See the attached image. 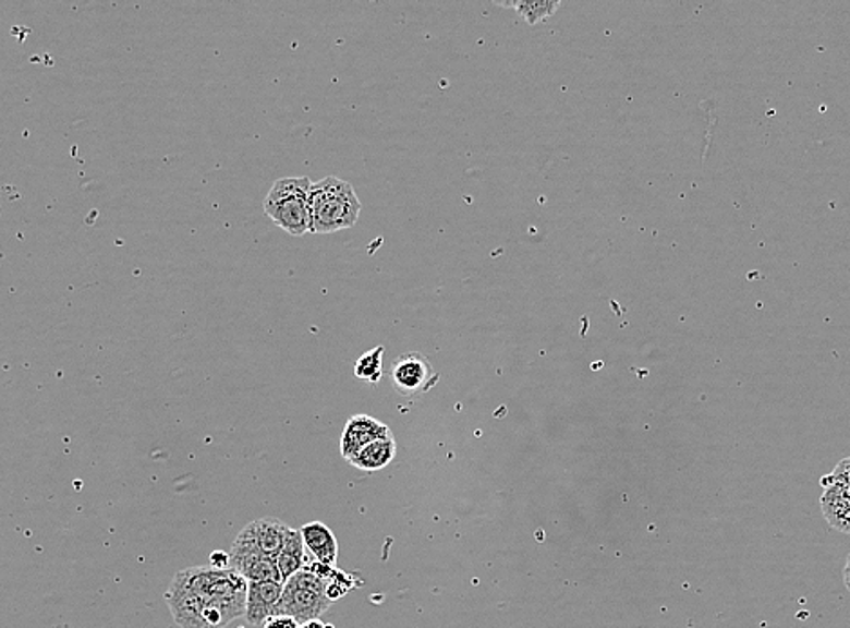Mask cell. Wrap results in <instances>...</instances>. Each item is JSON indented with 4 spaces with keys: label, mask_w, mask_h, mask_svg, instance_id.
Wrapping results in <instances>:
<instances>
[{
    "label": "cell",
    "mask_w": 850,
    "mask_h": 628,
    "mask_svg": "<svg viewBox=\"0 0 850 628\" xmlns=\"http://www.w3.org/2000/svg\"><path fill=\"white\" fill-rule=\"evenodd\" d=\"M248 581L235 570L192 567L170 581L166 602L181 628H224L245 616Z\"/></svg>",
    "instance_id": "6da1fadb"
},
{
    "label": "cell",
    "mask_w": 850,
    "mask_h": 628,
    "mask_svg": "<svg viewBox=\"0 0 850 628\" xmlns=\"http://www.w3.org/2000/svg\"><path fill=\"white\" fill-rule=\"evenodd\" d=\"M361 208V200L348 181L337 177L315 181L309 189L312 234H333L355 227Z\"/></svg>",
    "instance_id": "7a4b0ae2"
},
{
    "label": "cell",
    "mask_w": 850,
    "mask_h": 628,
    "mask_svg": "<svg viewBox=\"0 0 850 628\" xmlns=\"http://www.w3.org/2000/svg\"><path fill=\"white\" fill-rule=\"evenodd\" d=\"M309 178H281L271 186L265 200V213L279 229L288 234L312 232L309 210Z\"/></svg>",
    "instance_id": "3957f363"
},
{
    "label": "cell",
    "mask_w": 850,
    "mask_h": 628,
    "mask_svg": "<svg viewBox=\"0 0 850 628\" xmlns=\"http://www.w3.org/2000/svg\"><path fill=\"white\" fill-rule=\"evenodd\" d=\"M330 597L326 596V581L312 570L303 569L293 575L282 585L281 602L277 605V616L293 618L299 625L320 619L330 611Z\"/></svg>",
    "instance_id": "277c9868"
},
{
    "label": "cell",
    "mask_w": 850,
    "mask_h": 628,
    "mask_svg": "<svg viewBox=\"0 0 850 628\" xmlns=\"http://www.w3.org/2000/svg\"><path fill=\"white\" fill-rule=\"evenodd\" d=\"M389 377L394 391L402 397H418L429 391L438 384L440 375L436 372L429 359L421 352L402 353L394 359L389 370Z\"/></svg>",
    "instance_id": "5b68a950"
},
{
    "label": "cell",
    "mask_w": 850,
    "mask_h": 628,
    "mask_svg": "<svg viewBox=\"0 0 850 628\" xmlns=\"http://www.w3.org/2000/svg\"><path fill=\"white\" fill-rule=\"evenodd\" d=\"M290 529L287 523H282L277 518H259L255 522L248 523L234 540L235 545L254 548L257 553L270 556L277 559L284 542H287Z\"/></svg>",
    "instance_id": "8992f818"
},
{
    "label": "cell",
    "mask_w": 850,
    "mask_h": 628,
    "mask_svg": "<svg viewBox=\"0 0 850 628\" xmlns=\"http://www.w3.org/2000/svg\"><path fill=\"white\" fill-rule=\"evenodd\" d=\"M384 438H393V433L382 422L369 415L350 416L340 437V452L350 462L356 452Z\"/></svg>",
    "instance_id": "52a82bcc"
},
{
    "label": "cell",
    "mask_w": 850,
    "mask_h": 628,
    "mask_svg": "<svg viewBox=\"0 0 850 628\" xmlns=\"http://www.w3.org/2000/svg\"><path fill=\"white\" fill-rule=\"evenodd\" d=\"M281 581H248L245 618L254 627L265 625L266 619L277 616V605L282 596Z\"/></svg>",
    "instance_id": "ba28073f"
},
{
    "label": "cell",
    "mask_w": 850,
    "mask_h": 628,
    "mask_svg": "<svg viewBox=\"0 0 850 628\" xmlns=\"http://www.w3.org/2000/svg\"><path fill=\"white\" fill-rule=\"evenodd\" d=\"M229 554L230 569L243 576L246 581H281L282 583L277 561L270 556L235 543H232Z\"/></svg>",
    "instance_id": "9c48e42d"
},
{
    "label": "cell",
    "mask_w": 850,
    "mask_h": 628,
    "mask_svg": "<svg viewBox=\"0 0 850 628\" xmlns=\"http://www.w3.org/2000/svg\"><path fill=\"white\" fill-rule=\"evenodd\" d=\"M299 531L303 534L306 551L314 556L315 561L336 567L339 559V542L326 523L309 522Z\"/></svg>",
    "instance_id": "30bf717a"
},
{
    "label": "cell",
    "mask_w": 850,
    "mask_h": 628,
    "mask_svg": "<svg viewBox=\"0 0 850 628\" xmlns=\"http://www.w3.org/2000/svg\"><path fill=\"white\" fill-rule=\"evenodd\" d=\"M822 484L825 487L822 495V511L825 520L829 522L830 528L843 533L850 512V487L830 480L829 476H824Z\"/></svg>",
    "instance_id": "8fae6325"
},
{
    "label": "cell",
    "mask_w": 850,
    "mask_h": 628,
    "mask_svg": "<svg viewBox=\"0 0 850 628\" xmlns=\"http://www.w3.org/2000/svg\"><path fill=\"white\" fill-rule=\"evenodd\" d=\"M276 561L279 572H281L282 583L290 580L293 575H298L301 570L306 569V565L309 564L308 551H306V545H304L301 531L290 529L284 547L277 556Z\"/></svg>",
    "instance_id": "7c38bea8"
},
{
    "label": "cell",
    "mask_w": 850,
    "mask_h": 628,
    "mask_svg": "<svg viewBox=\"0 0 850 628\" xmlns=\"http://www.w3.org/2000/svg\"><path fill=\"white\" fill-rule=\"evenodd\" d=\"M394 457H397V440L384 438V440L372 443L362 451L356 452L355 457L351 458L350 463L364 473H375V471L388 468L389 463L393 462Z\"/></svg>",
    "instance_id": "4fadbf2b"
},
{
    "label": "cell",
    "mask_w": 850,
    "mask_h": 628,
    "mask_svg": "<svg viewBox=\"0 0 850 628\" xmlns=\"http://www.w3.org/2000/svg\"><path fill=\"white\" fill-rule=\"evenodd\" d=\"M496 4L501 8H512L521 19H525L531 26H534L537 22L552 16L559 10L561 2L559 0H531V2L514 0V2H496Z\"/></svg>",
    "instance_id": "5bb4252c"
},
{
    "label": "cell",
    "mask_w": 850,
    "mask_h": 628,
    "mask_svg": "<svg viewBox=\"0 0 850 628\" xmlns=\"http://www.w3.org/2000/svg\"><path fill=\"white\" fill-rule=\"evenodd\" d=\"M382 358L384 347H377L372 352L364 353L355 362V367H353L355 377L361 378V381H367V383H378L382 378Z\"/></svg>",
    "instance_id": "9a60e30c"
},
{
    "label": "cell",
    "mask_w": 850,
    "mask_h": 628,
    "mask_svg": "<svg viewBox=\"0 0 850 628\" xmlns=\"http://www.w3.org/2000/svg\"><path fill=\"white\" fill-rule=\"evenodd\" d=\"M830 480H836V482H841V484H846L847 487H850V457L843 458L838 466H836L835 471L833 473L827 474Z\"/></svg>",
    "instance_id": "2e32d148"
},
{
    "label": "cell",
    "mask_w": 850,
    "mask_h": 628,
    "mask_svg": "<svg viewBox=\"0 0 850 628\" xmlns=\"http://www.w3.org/2000/svg\"><path fill=\"white\" fill-rule=\"evenodd\" d=\"M263 628H301V625L288 616H274V618L266 619Z\"/></svg>",
    "instance_id": "e0dca14e"
},
{
    "label": "cell",
    "mask_w": 850,
    "mask_h": 628,
    "mask_svg": "<svg viewBox=\"0 0 850 628\" xmlns=\"http://www.w3.org/2000/svg\"><path fill=\"white\" fill-rule=\"evenodd\" d=\"M210 567H214V569H229L230 554L221 553V551L210 554Z\"/></svg>",
    "instance_id": "ac0fdd59"
},
{
    "label": "cell",
    "mask_w": 850,
    "mask_h": 628,
    "mask_svg": "<svg viewBox=\"0 0 850 628\" xmlns=\"http://www.w3.org/2000/svg\"><path fill=\"white\" fill-rule=\"evenodd\" d=\"M843 583L850 591V554L847 556L846 567H843Z\"/></svg>",
    "instance_id": "d6986e66"
},
{
    "label": "cell",
    "mask_w": 850,
    "mask_h": 628,
    "mask_svg": "<svg viewBox=\"0 0 850 628\" xmlns=\"http://www.w3.org/2000/svg\"><path fill=\"white\" fill-rule=\"evenodd\" d=\"M301 628H333V627H328V625L323 624L320 619H312V621H308V624L301 625Z\"/></svg>",
    "instance_id": "ffe728a7"
},
{
    "label": "cell",
    "mask_w": 850,
    "mask_h": 628,
    "mask_svg": "<svg viewBox=\"0 0 850 628\" xmlns=\"http://www.w3.org/2000/svg\"><path fill=\"white\" fill-rule=\"evenodd\" d=\"M843 533L850 534V512H849V518H847L846 528H843Z\"/></svg>",
    "instance_id": "44dd1931"
}]
</instances>
